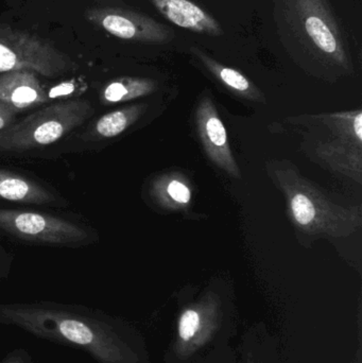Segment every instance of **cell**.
<instances>
[{
    "mask_svg": "<svg viewBox=\"0 0 362 363\" xmlns=\"http://www.w3.org/2000/svg\"><path fill=\"white\" fill-rule=\"evenodd\" d=\"M362 121H361V113L359 112L357 114V116L355 117L354 119V130L355 133H356L357 138H358L359 142H361L362 140Z\"/></svg>",
    "mask_w": 362,
    "mask_h": 363,
    "instance_id": "19",
    "label": "cell"
},
{
    "mask_svg": "<svg viewBox=\"0 0 362 363\" xmlns=\"http://www.w3.org/2000/svg\"><path fill=\"white\" fill-rule=\"evenodd\" d=\"M205 322L201 311L193 308L186 309L179 319V338L184 343L193 342L201 334Z\"/></svg>",
    "mask_w": 362,
    "mask_h": 363,
    "instance_id": "15",
    "label": "cell"
},
{
    "mask_svg": "<svg viewBox=\"0 0 362 363\" xmlns=\"http://www.w3.org/2000/svg\"><path fill=\"white\" fill-rule=\"evenodd\" d=\"M49 97L32 72L21 70L0 76V101L17 111L46 104Z\"/></svg>",
    "mask_w": 362,
    "mask_h": 363,
    "instance_id": "10",
    "label": "cell"
},
{
    "mask_svg": "<svg viewBox=\"0 0 362 363\" xmlns=\"http://www.w3.org/2000/svg\"><path fill=\"white\" fill-rule=\"evenodd\" d=\"M0 363H33V358L27 350L15 349L6 354Z\"/></svg>",
    "mask_w": 362,
    "mask_h": 363,
    "instance_id": "17",
    "label": "cell"
},
{
    "mask_svg": "<svg viewBox=\"0 0 362 363\" xmlns=\"http://www.w3.org/2000/svg\"><path fill=\"white\" fill-rule=\"evenodd\" d=\"M84 17L91 25L129 42L162 45L174 38L171 28L148 15L127 9L93 6L85 11Z\"/></svg>",
    "mask_w": 362,
    "mask_h": 363,
    "instance_id": "7",
    "label": "cell"
},
{
    "mask_svg": "<svg viewBox=\"0 0 362 363\" xmlns=\"http://www.w3.org/2000/svg\"><path fill=\"white\" fill-rule=\"evenodd\" d=\"M191 52L195 53L197 57H199L200 61L206 66L208 70L213 72L217 78L220 79L223 83L230 89L234 91H239L244 94L254 93L255 89L253 85L251 84L250 81L240 74L238 70L233 69V68L227 67V66L221 65L218 62L215 61L212 57H208V55L200 50V49L193 47L191 49Z\"/></svg>",
    "mask_w": 362,
    "mask_h": 363,
    "instance_id": "14",
    "label": "cell"
},
{
    "mask_svg": "<svg viewBox=\"0 0 362 363\" xmlns=\"http://www.w3.org/2000/svg\"><path fill=\"white\" fill-rule=\"evenodd\" d=\"M0 199L29 204H46L55 198L48 190L18 174L0 170Z\"/></svg>",
    "mask_w": 362,
    "mask_h": 363,
    "instance_id": "11",
    "label": "cell"
},
{
    "mask_svg": "<svg viewBox=\"0 0 362 363\" xmlns=\"http://www.w3.org/2000/svg\"><path fill=\"white\" fill-rule=\"evenodd\" d=\"M166 19L180 28L205 34L222 35L219 21L191 0H149Z\"/></svg>",
    "mask_w": 362,
    "mask_h": 363,
    "instance_id": "9",
    "label": "cell"
},
{
    "mask_svg": "<svg viewBox=\"0 0 362 363\" xmlns=\"http://www.w3.org/2000/svg\"><path fill=\"white\" fill-rule=\"evenodd\" d=\"M283 185L288 192L293 219L304 232L341 236L359 226L358 215L336 206L310 184L295 179Z\"/></svg>",
    "mask_w": 362,
    "mask_h": 363,
    "instance_id": "4",
    "label": "cell"
},
{
    "mask_svg": "<svg viewBox=\"0 0 362 363\" xmlns=\"http://www.w3.org/2000/svg\"><path fill=\"white\" fill-rule=\"evenodd\" d=\"M0 325L84 352L97 363H146L142 340L127 322L82 305L0 303Z\"/></svg>",
    "mask_w": 362,
    "mask_h": 363,
    "instance_id": "1",
    "label": "cell"
},
{
    "mask_svg": "<svg viewBox=\"0 0 362 363\" xmlns=\"http://www.w3.org/2000/svg\"><path fill=\"white\" fill-rule=\"evenodd\" d=\"M154 83L148 79L125 78L115 79L104 86L101 91V100L104 104H117L129 101L154 91Z\"/></svg>",
    "mask_w": 362,
    "mask_h": 363,
    "instance_id": "13",
    "label": "cell"
},
{
    "mask_svg": "<svg viewBox=\"0 0 362 363\" xmlns=\"http://www.w3.org/2000/svg\"><path fill=\"white\" fill-rule=\"evenodd\" d=\"M200 136L210 159L233 177H239L236 162L230 150L227 130L215 110L212 100L204 98L198 108Z\"/></svg>",
    "mask_w": 362,
    "mask_h": 363,
    "instance_id": "8",
    "label": "cell"
},
{
    "mask_svg": "<svg viewBox=\"0 0 362 363\" xmlns=\"http://www.w3.org/2000/svg\"><path fill=\"white\" fill-rule=\"evenodd\" d=\"M144 106H131L100 117L89 132V136L95 140H108L123 133L133 125L142 114Z\"/></svg>",
    "mask_w": 362,
    "mask_h": 363,
    "instance_id": "12",
    "label": "cell"
},
{
    "mask_svg": "<svg viewBox=\"0 0 362 363\" xmlns=\"http://www.w3.org/2000/svg\"><path fill=\"white\" fill-rule=\"evenodd\" d=\"M17 113H19V111H17L16 108L0 101V131L13 123Z\"/></svg>",
    "mask_w": 362,
    "mask_h": 363,
    "instance_id": "18",
    "label": "cell"
},
{
    "mask_svg": "<svg viewBox=\"0 0 362 363\" xmlns=\"http://www.w3.org/2000/svg\"><path fill=\"white\" fill-rule=\"evenodd\" d=\"M76 69V63L47 40L0 26V74L27 70L57 78Z\"/></svg>",
    "mask_w": 362,
    "mask_h": 363,
    "instance_id": "3",
    "label": "cell"
},
{
    "mask_svg": "<svg viewBox=\"0 0 362 363\" xmlns=\"http://www.w3.org/2000/svg\"><path fill=\"white\" fill-rule=\"evenodd\" d=\"M0 230L33 242L79 245L89 234L80 226L55 216L0 208Z\"/></svg>",
    "mask_w": 362,
    "mask_h": 363,
    "instance_id": "6",
    "label": "cell"
},
{
    "mask_svg": "<svg viewBox=\"0 0 362 363\" xmlns=\"http://www.w3.org/2000/svg\"><path fill=\"white\" fill-rule=\"evenodd\" d=\"M289 16L306 46L334 63L348 65L346 43L325 0H289Z\"/></svg>",
    "mask_w": 362,
    "mask_h": 363,
    "instance_id": "5",
    "label": "cell"
},
{
    "mask_svg": "<svg viewBox=\"0 0 362 363\" xmlns=\"http://www.w3.org/2000/svg\"><path fill=\"white\" fill-rule=\"evenodd\" d=\"M94 108L89 100L57 102L0 131V152H21L48 146L80 127Z\"/></svg>",
    "mask_w": 362,
    "mask_h": 363,
    "instance_id": "2",
    "label": "cell"
},
{
    "mask_svg": "<svg viewBox=\"0 0 362 363\" xmlns=\"http://www.w3.org/2000/svg\"><path fill=\"white\" fill-rule=\"evenodd\" d=\"M167 191L169 196H171L172 200L181 203V204L188 203L191 200V191H189L187 186L181 183V182L172 181L168 185Z\"/></svg>",
    "mask_w": 362,
    "mask_h": 363,
    "instance_id": "16",
    "label": "cell"
}]
</instances>
